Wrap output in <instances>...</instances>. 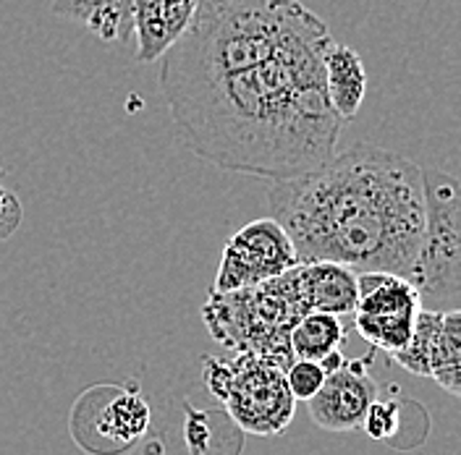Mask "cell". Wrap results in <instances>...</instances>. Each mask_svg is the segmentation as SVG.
I'll return each mask as SVG.
<instances>
[{
    "label": "cell",
    "instance_id": "5b68a950",
    "mask_svg": "<svg viewBox=\"0 0 461 455\" xmlns=\"http://www.w3.org/2000/svg\"><path fill=\"white\" fill-rule=\"evenodd\" d=\"M425 230L411 283L422 301L461 296V181L451 173L425 168Z\"/></svg>",
    "mask_w": 461,
    "mask_h": 455
},
{
    "label": "cell",
    "instance_id": "2e32d148",
    "mask_svg": "<svg viewBox=\"0 0 461 455\" xmlns=\"http://www.w3.org/2000/svg\"><path fill=\"white\" fill-rule=\"evenodd\" d=\"M328 371L320 367V361H307V359H294L286 370L288 390L294 400H312L320 393Z\"/></svg>",
    "mask_w": 461,
    "mask_h": 455
},
{
    "label": "cell",
    "instance_id": "e0dca14e",
    "mask_svg": "<svg viewBox=\"0 0 461 455\" xmlns=\"http://www.w3.org/2000/svg\"><path fill=\"white\" fill-rule=\"evenodd\" d=\"M362 429L373 440H393V434L402 429V403L399 400H375L362 422Z\"/></svg>",
    "mask_w": 461,
    "mask_h": 455
},
{
    "label": "cell",
    "instance_id": "6da1fadb",
    "mask_svg": "<svg viewBox=\"0 0 461 455\" xmlns=\"http://www.w3.org/2000/svg\"><path fill=\"white\" fill-rule=\"evenodd\" d=\"M328 24L299 0H200L163 56L160 89L184 144L230 173L284 181L339 152Z\"/></svg>",
    "mask_w": 461,
    "mask_h": 455
},
{
    "label": "cell",
    "instance_id": "ac0fdd59",
    "mask_svg": "<svg viewBox=\"0 0 461 455\" xmlns=\"http://www.w3.org/2000/svg\"><path fill=\"white\" fill-rule=\"evenodd\" d=\"M24 220L22 200L0 183V241H8Z\"/></svg>",
    "mask_w": 461,
    "mask_h": 455
},
{
    "label": "cell",
    "instance_id": "52a82bcc",
    "mask_svg": "<svg viewBox=\"0 0 461 455\" xmlns=\"http://www.w3.org/2000/svg\"><path fill=\"white\" fill-rule=\"evenodd\" d=\"M85 393L71 419H85V437H77L82 451L97 455H118L137 445L149 429V403L140 388H95Z\"/></svg>",
    "mask_w": 461,
    "mask_h": 455
},
{
    "label": "cell",
    "instance_id": "8992f818",
    "mask_svg": "<svg viewBox=\"0 0 461 455\" xmlns=\"http://www.w3.org/2000/svg\"><path fill=\"white\" fill-rule=\"evenodd\" d=\"M299 264L294 241L276 218H259L233 233L215 272L212 290H241L267 283Z\"/></svg>",
    "mask_w": 461,
    "mask_h": 455
},
{
    "label": "cell",
    "instance_id": "9a60e30c",
    "mask_svg": "<svg viewBox=\"0 0 461 455\" xmlns=\"http://www.w3.org/2000/svg\"><path fill=\"white\" fill-rule=\"evenodd\" d=\"M440 317L443 312L425 309L417 317L414 333L409 343L403 345L399 353H393L391 359L403 367L406 371L417 374V377H430L432 374V351H435V338H438V327H440Z\"/></svg>",
    "mask_w": 461,
    "mask_h": 455
},
{
    "label": "cell",
    "instance_id": "8fae6325",
    "mask_svg": "<svg viewBox=\"0 0 461 455\" xmlns=\"http://www.w3.org/2000/svg\"><path fill=\"white\" fill-rule=\"evenodd\" d=\"M53 13L103 42H126L134 34V0H53Z\"/></svg>",
    "mask_w": 461,
    "mask_h": 455
},
{
    "label": "cell",
    "instance_id": "3957f363",
    "mask_svg": "<svg viewBox=\"0 0 461 455\" xmlns=\"http://www.w3.org/2000/svg\"><path fill=\"white\" fill-rule=\"evenodd\" d=\"M204 325L215 341L236 351H255L281 361L288 370L294 361L291 330L307 307L299 285V264L267 283L241 290H212L204 304Z\"/></svg>",
    "mask_w": 461,
    "mask_h": 455
},
{
    "label": "cell",
    "instance_id": "d6986e66",
    "mask_svg": "<svg viewBox=\"0 0 461 455\" xmlns=\"http://www.w3.org/2000/svg\"><path fill=\"white\" fill-rule=\"evenodd\" d=\"M344 359H346L344 351L339 348V351H333V353H328V356H325V359L320 361V367H322V370H325V371H333V370H339V367L344 364Z\"/></svg>",
    "mask_w": 461,
    "mask_h": 455
},
{
    "label": "cell",
    "instance_id": "5bb4252c",
    "mask_svg": "<svg viewBox=\"0 0 461 455\" xmlns=\"http://www.w3.org/2000/svg\"><path fill=\"white\" fill-rule=\"evenodd\" d=\"M432 379L461 398V309L443 312L435 351H432Z\"/></svg>",
    "mask_w": 461,
    "mask_h": 455
},
{
    "label": "cell",
    "instance_id": "30bf717a",
    "mask_svg": "<svg viewBox=\"0 0 461 455\" xmlns=\"http://www.w3.org/2000/svg\"><path fill=\"white\" fill-rule=\"evenodd\" d=\"M299 285L307 312L354 314L359 301V272L341 262L299 264Z\"/></svg>",
    "mask_w": 461,
    "mask_h": 455
},
{
    "label": "cell",
    "instance_id": "7a4b0ae2",
    "mask_svg": "<svg viewBox=\"0 0 461 455\" xmlns=\"http://www.w3.org/2000/svg\"><path fill=\"white\" fill-rule=\"evenodd\" d=\"M267 204L299 264L414 272L425 230V173L393 149L351 144L315 171L273 181Z\"/></svg>",
    "mask_w": 461,
    "mask_h": 455
},
{
    "label": "cell",
    "instance_id": "7c38bea8",
    "mask_svg": "<svg viewBox=\"0 0 461 455\" xmlns=\"http://www.w3.org/2000/svg\"><path fill=\"white\" fill-rule=\"evenodd\" d=\"M325 85L333 111L344 120L359 113L367 94V71L359 53L348 45H333L325 58Z\"/></svg>",
    "mask_w": 461,
    "mask_h": 455
},
{
    "label": "cell",
    "instance_id": "4fadbf2b",
    "mask_svg": "<svg viewBox=\"0 0 461 455\" xmlns=\"http://www.w3.org/2000/svg\"><path fill=\"white\" fill-rule=\"evenodd\" d=\"M346 341L344 322L339 314L310 312L304 314L291 330V353L294 359L322 361L328 353L339 351Z\"/></svg>",
    "mask_w": 461,
    "mask_h": 455
},
{
    "label": "cell",
    "instance_id": "ba28073f",
    "mask_svg": "<svg viewBox=\"0 0 461 455\" xmlns=\"http://www.w3.org/2000/svg\"><path fill=\"white\" fill-rule=\"evenodd\" d=\"M373 359L375 348L365 359H344L339 370L328 371L320 393L307 400L310 419L315 422V427L325 432L362 429L370 406L380 396V385L370 374Z\"/></svg>",
    "mask_w": 461,
    "mask_h": 455
},
{
    "label": "cell",
    "instance_id": "277c9868",
    "mask_svg": "<svg viewBox=\"0 0 461 455\" xmlns=\"http://www.w3.org/2000/svg\"><path fill=\"white\" fill-rule=\"evenodd\" d=\"M204 385L226 403L230 419L241 432L281 434L294 419V396L288 390L286 367L255 351H239L236 359L204 356Z\"/></svg>",
    "mask_w": 461,
    "mask_h": 455
},
{
    "label": "cell",
    "instance_id": "9c48e42d",
    "mask_svg": "<svg viewBox=\"0 0 461 455\" xmlns=\"http://www.w3.org/2000/svg\"><path fill=\"white\" fill-rule=\"evenodd\" d=\"M200 0H134L137 60L163 58L184 37L197 16Z\"/></svg>",
    "mask_w": 461,
    "mask_h": 455
}]
</instances>
